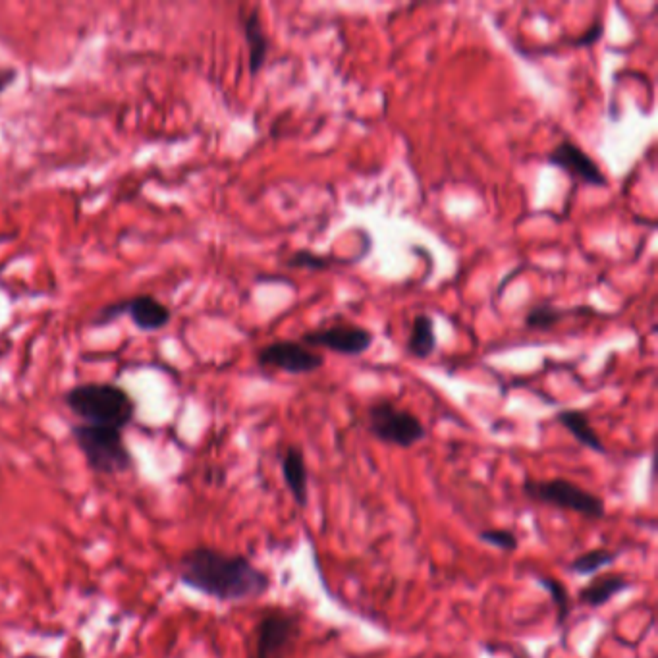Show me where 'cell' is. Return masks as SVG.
<instances>
[{
	"mask_svg": "<svg viewBox=\"0 0 658 658\" xmlns=\"http://www.w3.org/2000/svg\"><path fill=\"white\" fill-rule=\"evenodd\" d=\"M176 572L182 585L220 603L259 599L273 587L271 576L244 554H230L207 545L186 550Z\"/></svg>",
	"mask_w": 658,
	"mask_h": 658,
	"instance_id": "cell-1",
	"label": "cell"
},
{
	"mask_svg": "<svg viewBox=\"0 0 658 658\" xmlns=\"http://www.w3.org/2000/svg\"><path fill=\"white\" fill-rule=\"evenodd\" d=\"M64 406L80 423L124 431L136 417V402L128 390L112 383H83L64 392Z\"/></svg>",
	"mask_w": 658,
	"mask_h": 658,
	"instance_id": "cell-2",
	"label": "cell"
},
{
	"mask_svg": "<svg viewBox=\"0 0 658 658\" xmlns=\"http://www.w3.org/2000/svg\"><path fill=\"white\" fill-rule=\"evenodd\" d=\"M72 437L93 473L122 475L134 469V456L120 429L76 423L72 425Z\"/></svg>",
	"mask_w": 658,
	"mask_h": 658,
	"instance_id": "cell-3",
	"label": "cell"
},
{
	"mask_svg": "<svg viewBox=\"0 0 658 658\" xmlns=\"http://www.w3.org/2000/svg\"><path fill=\"white\" fill-rule=\"evenodd\" d=\"M521 493L533 504L574 512L587 520H603L606 516L603 496L583 489L570 479H525Z\"/></svg>",
	"mask_w": 658,
	"mask_h": 658,
	"instance_id": "cell-4",
	"label": "cell"
},
{
	"mask_svg": "<svg viewBox=\"0 0 658 658\" xmlns=\"http://www.w3.org/2000/svg\"><path fill=\"white\" fill-rule=\"evenodd\" d=\"M302 633V612L280 606L269 608L253 628L249 658H288Z\"/></svg>",
	"mask_w": 658,
	"mask_h": 658,
	"instance_id": "cell-5",
	"label": "cell"
},
{
	"mask_svg": "<svg viewBox=\"0 0 658 658\" xmlns=\"http://www.w3.org/2000/svg\"><path fill=\"white\" fill-rule=\"evenodd\" d=\"M367 431L373 439L404 450L427 439L423 421L390 400H377L367 408Z\"/></svg>",
	"mask_w": 658,
	"mask_h": 658,
	"instance_id": "cell-6",
	"label": "cell"
},
{
	"mask_svg": "<svg viewBox=\"0 0 658 658\" xmlns=\"http://www.w3.org/2000/svg\"><path fill=\"white\" fill-rule=\"evenodd\" d=\"M375 336L369 329L357 327L352 323H338L325 329H315L305 332L302 336L303 346L325 348L342 356L356 357L367 352L373 344Z\"/></svg>",
	"mask_w": 658,
	"mask_h": 658,
	"instance_id": "cell-7",
	"label": "cell"
},
{
	"mask_svg": "<svg viewBox=\"0 0 658 658\" xmlns=\"http://www.w3.org/2000/svg\"><path fill=\"white\" fill-rule=\"evenodd\" d=\"M257 363L263 369H280L290 375H305L319 371L325 365V357L309 352L300 342L280 340L259 350Z\"/></svg>",
	"mask_w": 658,
	"mask_h": 658,
	"instance_id": "cell-8",
	"label": "cell"
},
{
	"mask_svg": "<svg viewBox=\"0 0 658 658\" xmlns=\"http://www.w3.org/2000/svg\"><path fill=\"white\" fill-rule=\"evenodd\" d=\"M549 163L568 174H572L577 180L603 188L606 186L601 166L597 165L595 159H591L579 145L570 139H562L549 153Z\"/></svg>",
	"mask_w": 658,
	"mask_h": 658,
	"instance_id": "cell-9",
	"label": "cell"
},
{
	"mask_svg": "<svg viewBox=\"0 0 658 658\" xmlns=\"http://www.w3.org/2000/svg\"><path fill=\"white\" fill-rule=\"evenodd\" d=\"M280 471L286 489L292 494L294 502L305 508L309 504V471L305 464V454L300 446H288L280 458Z\"/></svg>",
	"mask_w": 658,
	"mask_h": 658,
	"instance_id": "cell-10",
	"label": "cell"
},
{
	"mask_svg": "<svg viewBox=\"0 0 658 658\" xmlns=\"http://www.w3.org/2000/svg\"><path fill=\"white\" fill-rule=\"evenodd\" d=\"M124 315L143 332H155L165 329L172 317L165 303L159 302L153 296H136L124 300Z\"/></svg>",
	"mask_w": 658,
	"mask_h": 658,
	"instance_id": "cell-11",
	"label": "cell"
},
{
	"mask_svg": "<svg viewBox=\"0 0 658 658\" xmlns=\"http://www.w3.org/2000/svg\"><path fill=\"white\" fill-rule=\"evenodd\" d=\"M631 581L622 574H603L591 579L585 587L577 591V603L593 610H599L610 603L620 593L628 591Z\"/></svg>",
	"mask_w": 658,
	"mask_h": 658,
	"instance_id": "cell-12",
	"label": "cell"
},
{
	"mask_svg": "<svg viewBox=\"0 0 658 658\" xmlns=\"http://www.w3.org/2000/svg\"><path fill=\"white\" fill-rule=\"evenodd\" d=\"M556 421L581 446H585V448H589V450H593L597 454H608V450H606L603 440L599 437V433L593 429L587 413L581 412V410H560V412L556 413Z\"/></svg>",
	"mask_w": 658,
	"mask_h": 658,
	"instance_id": "cell-13",
	"label": "cell"
},
{
	"mask_svg": "<svg viewBox=\"0 0 658 658\" xmlns=\"http://www.w3.org/2000/svg\"><path fill=\"white\" fill-rule=\"evenodd\" d=\"M244 37L249 51V74L257 76L269 55V35L265 33L257 10H251V14L244 18Z\"/></svg>",
	"mask_w": 658,
	"mask_h": 658,
	"instance_id": "cell-14",
	"label": "cell"
},
{
	"mask_svg": "<svg viewBox=\"0 0 658 658\" xmlns=\"http://www.w3.org/2000/svg\"><path fill=\"white\" fill-rule=\"evenodd\" d=\"M439 342H437V332H435V321L427 313L415 315L412 323V332L406 344V350L412 357L425 359L435 354Z\"/></svg>",
	"mask_w": 658,
	"mask_h": 658,
	"instance_id": "cell-15",
	"label": "cell"
},
{
	"mask_svg": "<svg viewBox=\"0 0 658 658\" xmlns=\"http://www.w3.org/2000/svg\"><path fill=\"white\" fill-rule=\"evenodd\" d=\"M620 552H612L608 549H591L581 552L579 556H576L568 566L566 570L574 576L581 577H591L597 576L601 570L612 566L616 562Z\"/></svg>",
	"mask_w": 658,
	"mask_h": 658,
	"instance_id": "cell-16",
	"label": "cell"
},
{
	"mask_svg": "<svg viewBox=\"0 0 658 658\" xmlns=\"http://www.w3.org/2000/svg\"><path fill=\"white\" fill-rule=\"evenodd\" d=\"M537 583L541 589H545L549 593L550 601L556 608V622L558 626H566L572 614V601H570V593L568 587L554 577L537 576Z\"/></svg>",
	"mask_w": 658,
	"mask_h": 658,
	"instance_id": "cell-17",
	"label": "cell"
},
{
	"mask_svg": "<svg viewBox=\"0 0 658 658\" xmlns=\"http://www.w3.org/2000/svg\"><path fill=\"white\" fill-rule=\"evenodd\" d=\"M566 317V311L552 305H535L525 315V327L531 330H550Z\"/></svg>",
	"mask_w": 658,
	"mask_h": 658,
	"instance_id": "cell-18",
	"label": "cell"
},
{
	"mask_svg": "<svg viewBox=\"0 0 658 658\" xmlns=\"http://www.w3.org/2000/svg\"><path fill=\"white\" fill-rule=\"evenodd\" d=\"M477 539L485 545H491L494 549L502 552H516L520 547V539L514 531L502 529V527H491V529H481L477 533Z\"/></svg>",
	"mask_w": 658,
	"mask_h": 658,
	"instance_id": "cell-19",
	"label": "cell"
},
{
	"mask_svg": "<svg viewBox=\"0 0 658 658\" xmlns=\"http://www.w3.org/2000/svg\"><path fill=\"white\" fill-rule=\"evenodd\" d=\"M288 267H298V269H309V271H325L334 265V261L329 257H323L319 253H313L309 249H300L292 257L286 259Z\"/></svg>",
	"mask_w": 658,
	"mask_h": 658,
	"instance_id": "cell-20",
	"label": "cell"
},
{
	"mask_svg": "<svg viewBox=\"0 0 658 658\" xmlns=\"http://www.w3.org/2000/svg\"><path fill=\"white\" fill-rule=\"evenodd\" d=\"M603 24H593V28L589 29L583 37H579L576 41L577 47H587V45H593L595 41H599L603 37Z\"/></svg>",
	"mask_w": 658,
	"mask_h": 658,
	"instance_id": "cell-21",
	"label": "cell"
},
{
	"mask_svg": "<svg viewBox=\"0 0 658 658\" xmlns=\"http://www.w3.org/2000/svg\"><path fill=\"white\" fill-rule=\"evenodd\" d=\"M18 72L14 68H4L0 70V93H4L12 83L16 82Z\"/></svg>",
	"mask_w": 658,
	"mask_h": 658,
	"instance_id": "cell-22",
	"label": "cell"
}]
</instances>
